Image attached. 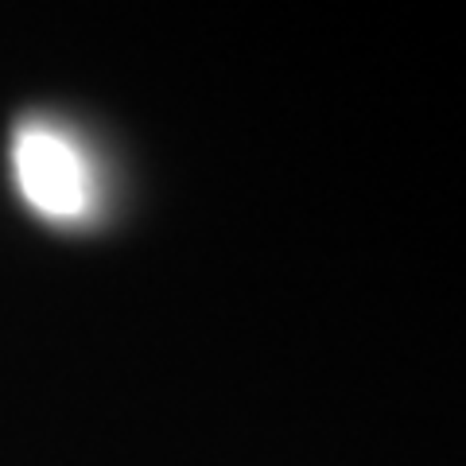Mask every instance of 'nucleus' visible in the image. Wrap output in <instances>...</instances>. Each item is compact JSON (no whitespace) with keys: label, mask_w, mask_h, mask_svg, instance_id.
Here are the masks:
<instances>
[{"label":"nucleus","mask_w":466,"mask_h":466,"mask_svg":"<svg viewBox=\"0 0 466 466\" xmlns=\"http://www.w3.org/2000/svg\"><path fill=\"white\" fill-rule=\"evenodd\" d=\"M16 187L35 214L51 222H82L94 210L97 179L82 144L51 121H20L12 137Z\"/></svg>","instance_id":"obj_1"}]
</instances>
